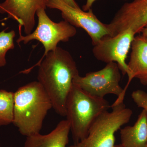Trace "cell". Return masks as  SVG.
<instances>
[{"instance_id": "cell-21", "label": "cell", "mask_w": 147, "mask_h": 147, "mask_svg": "<svg viewBox=\"0 0 147 147\" xmlns=\"http://www.w3.org/2000/svg\"><path fill=\"white\" fill-rule=\"evenodd\" d=\"M114 147H123L120 144L119 145H116Z\"/></svg>"}, {"instance_id": "cell-10", "label": "cell", "mask_w": 147, "mask_h": 147, "mask_svg": "<svg viewBox=\"0 0 147 147\" xmlns=\"http://www.w3.org/2000/svg\"><path fill=\"white\" fill-rule=\"evenodd\" d=\"M47 2L48 0H5L0 3V13H7V18L17 21L28 35L34 28L37 11L46 9Z\"/></svg>"}, {"instance_id": "cell-1", "label": "cell", "mask_w": 147, "mask_h": 147, "mask_svg": "<svg viewBox=\"0 0 147 147\" xmlns=\"http://www.w3.org/2000/svg\"><path fill=\"white\" fill-rule=\"evenodd\" d=\"M38 64V81L50 97L55 112L65 117L67 100L74 79L79 75L76 62L68 51L57 47Z\"/></svg>"}, {"instance_id": "cell-23", "label": "cell", "mask_w": 147, "mask_h": 147, "mask_svg": "<svg viewBox=\"0 0 147 147\" xmlns=\"http://www.w3.org/2000/svg\"><path fill=\"white\" fill-rule=\"evenodd\" d=\"M0 147H1V146H0Z\"/></svg>"}, {"instance_id": "cell-7", "label": "cell", "mask_w": 147, "mask_h": 147, "mask_svg": "<svg viewBox=\"0 0 147 147\" xmlns=\"http://www.w3.org/2000/svg\"><path fill=\"white\" fill-rule=\"evenodd\" d=\"M135 35L129 28L114 36H105L94 45V56L98 60L107 64L116 63L123 75L128 76L129 70L126 60Z\"/></svg>"}, {"instance_id": "cell-5", "label": "cell", "mask_w": 147, "mask_h": 147, "mask_svg": "<svg viewBox=\"0 0 147 147\" xmlns=\"http://www.w3.org/2000/svg\"><path fill=\"white\" fill-rule=\"evenodd\" d=\"M45 9H40L37 11L38 18L37 26L35 30L26 36L21 34V27L19 26L20 36L16 42L18 44L23 42L26 44L32 40L41 42L45 49V52L40 62L47 53L55 50L60 42H67L76 34L75 27L65 21L56 23L51 20L45 11Z\"/></svg>"}, {"instance_id": "cell-9", "label": "cell", "mask_w": 147, "mask_h": 147, "mask_svg": "<svg viewBox=\"0 0 147 147\" xmlns=\"http://www.w3.org/2000/svg\"><path fill=\"white\" fill-rule=\"evenodd\" d=\"M147 25V0H133L125 3L107 24L111 36L129 28L136 34Z\"/></svg>"}, {"instance_id": "cell-15", "label": "cell", "mask_w": 147, "mask_h": 147, "mask_svg": "<svg viewBox=\"0 0 147 147\" xmlns=\"http://www.w3.org/2000/svg\"><path fill=\"white\" fill-rule=\"evenodd\" d=\"M8 28L0 32V67L6 64V55L9 50H13L15 47L14 38L16 36L14 30L6 32Z\"/></svg>"}, {"instance_id": "cell-8", "label": "cell", "mask_w": 147, "mask_h": 147, "mask_svg": "<svg viewBox=\"0 0 147 147\" xmlns=\"http://www.w3.org/2000/svg\"><path fill=\"white\" fill-rule=\"evenodd\" d=\"M47 7L60 11L64 21L74 27L84 29L90 37L93 45L103 37L110 35L107 24L101 22L91 9L84 11L71 7L61 0H48Z\"/></svg>"}, {"instance_id": "cell-18", "label": "cell", "mask_w": 147, "mask_h": 147, "mask_svg": "<svg viewBox=\"0 0 147 147\" xmlns=\"http://www.w3.org/2000/svg\"><path fill=\"white\" fill-rule=\"evenodd\" d=\"M61 1H63L67 4L68 5H69L70 6L74 8L78 9H81L75 0H61Z\"/></svg>"}, {"instance_id": "cell-20", "label": "cell", "mask_w": 147, "mask_h": 147, "mask_svg": "<svg viewBox=\"0 0 147 147\" xmlns=\"http://www.w3.org/2000/svg\"><path fill=\"white\" fill-rule=\"evenodd\" d=\"M141 33L142 34L147 35V25L143 29L142 31L141 32Z\"/></svg>"}, {"instance_id": "cell-3", "label": "cell", "mask_w": 147, "mask_h": 147, "mask_svg": "<svg viewBox=\"0 0 147 147\" xmlns=\"http://www.w3.org/2000/svg\"><path fill=\"white\" fill-rule=\"evenodd\" d=\"M110 108L105 98L92 95L73 84L66 103L65 117L74 144L86 138L96 120Z\"/></svg>"}, {"instance_id": "cell-14", "label": "cell", "mask_w": 147, "mask_h": 147, "mask_svg": "<svg viewBox=\"0 0 147 147\" xmlns=\"http://www.w3.org/2000/svg\"><path fill=\"white\" fill-rule=\"evenodd\" d=\"M14 93L0 90V126L12 123Z\"/></svg>"}, {"instance_id": "cell-6", "label": "cell", "mask_w": 147, "mask_h": 147, "mask_svg": "<svg viewBox=\"0 0 147 147\" xmlns=\"http://www.w3.org/2000/svg\"><path fill=\"white\" fill-rule=\"evenodd\" d=\"M120 70L115 62L107 63L104 68L97 71H91L85 76L78 75L73 84L94 96L104 98L107 95L112 94L117 98L112 105L123 102V89L121 86Z\"/></svg>"}, {"instance_id": "cell-4", "label": "cell", "mask_w": 147, "mask_h": 147, "mask_svg": "<svg viewBox=\"0 0 147 147\" xmlns=\"http://www.w3.org/2000/svg\"><path fill=\"white\" fill-rule=\"evenodd\" d=\"M111 112L102 113L90 127L83 140L67 147H114L115 133L130 120L132 111L123 102L111 105Z\"/></svg>"}, {"instance_id": "cell-12", "label": "cell", "mask_w": 147, "mask_h": 147, "mask_svg": "<svg viewBox=\"0 0 147 147\" xmlns=\"http://www.w3.org/2000/svg\"><path fill=\"white\" fill-rule=\"evenodd\" d=\"M131 47L130 59L127 63L129 74L127 84L123 89L124 96L132 79L147 74V35L141 34L135 36Z\"/></svg>"}, {"instance_id": "cell-16", "label": "cell", "mask_w": 147, "mask_h": 147, "mask_svg": "<svg viewBox=\"0 0 147 147\" xmlns=\"http://www.w3.org/2000/svg\"><path fill=\"white\" fill-rule=\"evenodd\" d=\"M131 98L139 108L147 112V93L142 90L134 91L131 94Z\"/></svg>"}, {"instance_id": "cell-2", "label": "cell", "mask_w": 147, "mask_h": 147, "mask_svg": "<svg viewBox=\"0 0 147 147\" xmlns=\"http://www.w3.org/2000/svg\"><path fill=\"white\" fill-rule=\"evenodd\" d=\"M51 108L50 97L41 84L38 81L30 82L14 93L12 123L23 136L39 133Z\"/></svg>"}, {"instance_id": "cell-22", "label": "cell", "mask_w": 147, "mask_h": 147, "mask_svg": "<svg viewBox=\"0 0 147 147\" xmlns=\"http://www.w3.org/2000/svg\"><path fill=\"white\" fill-rule=\"evenodd\" d=\"M145 147H147V144L146 145V146Z\"/></svg>"}, {"instance_id": "cell-17", "label": "cell", "mask_w": 147, "mask_h": 147, "mask_svg": "<svg viewBox=\"0 0 147 147\" xmlns=\"http://www.w3.org/2000/svg\"><path fill=\"white\" fill-rule=\"evenodd\" d=\"M97 0H87L86 4L84 5L83 7V11H88L91 8L92 6L95 2Z\"/></svg>"}, {"instance_id": "cell-13", "label": "cell", "mask_w": 147, "mask_h": 147, "mask_svg": "<svg viewBox=\"0 0 147 147\" xmlns=\"http://www.w3.org/2000/svg\"><path fill=\"white\" fill-rule=\"evenodd\" d=\"M123 147H145L147 144V112L143 110L134 125L120 129Z\"/></svg>"}, {"instance_id": "cell-19", "label": "cell", "mask_w": 147, "mask_h": 147, "mask_svg": "<svg viewBox=\"0 0 147 147\" xmlns=\"http://www.w3.org/2000/svg\"><path fill=\"white\" fill-rule=\"evenodd\" d=\"M140 80V82L144 85H147V74L141 75L137 77Z\"/></svg>"}, {"instance_id": "cell-11", "label": "cell", "mask_w": 147, "mask_h": 147, "mask_svg": "<svg viewBox=\"0 0 147 147\" xmlns=\"http://www.w3.org/2000/svg\"><path fill=\"white\" fill-rule=\"evenodd\" d=\"M70 125L67 120L61 121L50 133H39L27 137L24 147H67Z\"/></svg>"}]
</instances>
